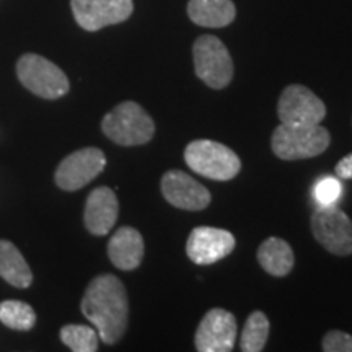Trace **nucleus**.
<instances>
[{
	"label": "nucleus",
	"mask_w": 352,
	"mask_h": 352,
	"mask_svg": "<svg viewBox=\"0 0 352 352\" xmlns=\"http://www.w3.org/2000/svg\"><path fill=\"white\" fill-rule=\"evenodd\" d=\"M314 196L320 206H334L342 196V184L340 179L333 178V176L321 178L315 184Z\"/></svg>",
	"instance_id": "nucleus-22"
},
{
	"label": "nucleus",
	"mask_w": 352,
	"mask_h": 352,
	"mask_svg": "<svg viewBox=\"0 0 352 352\" xmlns=\"http://www.w3.org/2000/svg\"><path fill=\"white\" fill-rule=\"evenodd\" d=\"M101 131L111 142L134 147L151 142L155 134V122L135 101H122L103 118Z\"/></svg>",
	"instance_id": "nucleus-3"
},
{
	"label": "nucleus",
	"mask_w": 352,
	"mask_h": 352,
	"mask_svg": "<svg viewBox=\"0 0 352 352\" xmlns=\"http://www.w3.org/2000/svg\"><path fill=\"white\" fill-rule=\"evenodd\" d=\"M277 116L283 124H320L327 116V107L310 88L292 83L279 96Z\"/></svg>",
	"instance_id": "nucleus-9"
},
{
	"label": "nucleus",
	"mask_w": 352,
	"mask_h": 352,
	"mask_svg": "<svg viewBox=\"0 0 352 352\" xmlns=\"http://www.w3.org/2000/svg\"><path fill=\"white\" fill-rule=\"evenodd\" d=\"M324 352H352V336L344 331H328L321 341Z\"/></svg>",
	"instance_id": "nucleus-23"
},
{
	"label": "nucleus",
	"mask_w": 352,
	"mask_h": 352,
	"mask_svg": "<svg viewBox=\"0 0 352 352\" xmlns=\"http://www.w3.org/2000/svg\"><path fill=\"white\" fill-rule=\"evenodd\" d=\"M184 162L195 173L215 182H228L241 170V160L230 147L209 139L189 142L184 148Z\"/></svg>",
	"instance_id": "nucleus-4"
},
{
	"label": "nucleus",
	"mask_w": 352,
	"mask_h": 352,
	"mask_svg": "<svg viewBox=\"0 0 352 352\" xmlns=\"http://www.w3.org/2000/svg\"><path fill=\"white\" fill-rule=\"evenodd\" d=\"M0 277L16 289H28L33 283V272L23 254L12 241L0 240Z\"/></svg>",
	"instance_id": "nucleus-17"
},
{
	"label": "nucleus",
	"mask_w": 352,
	"mask_h": 352,
	"mask_svg": "<svg viewBox=\"0 0 352 352\" xmlns=\"http://www.w3.org/2000/svg\"><path fill=\"white\" fill-rule=\"evenodd\" d=\"M160 188L166 202L173 208L196 212L210 204L209 189L182 170L166 171L162 176Z\"/></svg>",
	"instance_id": "nucleus-12"
},
{
	"label": "nucleus",
	"mask_w": 352,
	"mask_h": 352,
	"mask_svg": "<svg viewBox=\"0 0 352 352\" xmlns=\"http://www.w3.org/2000/svg\"><path fill=\"white\" fill-rule=\"evenodd\" d=\"M74 19L85 32H98L126 21L134 12L132 0H70Z\"/></svg>",
	"instance_id": "nucleus-10"
},
{
	"label": "nucleus",
	"mask_w": 352,
	"mask_h": 352,
	"mask_svg": "<svg viewBox=\"0 0 352 352\" xmlns=\"http://www.w3.org/2000/svg\"><path fill=\"white\" fill-rule=\"evenodd\" d=\"M334 171H336V176H340L342 179H352V153L342 157L341 160L338 162Z\"/></svg>",
	"instance_id": "nucleus-24"
},
{
	"label": "nucleus",
	"mask_w": 352,
	"mask_h": 352,
	"mask_svg": "<svg viewBox=\"0 0 352 352\" xmlns=\"http://www.w3.org/2000/svg\"><path fill=\"white\" fill-rule=\"evenodd\" d=\"M331 144L329 132L320 124H280L271 138L272 152L287 162L321 155Z\"/></svg>",
	"instance_id": "nucleus-2"
},
{
	"label": "nucleus",
	"mask_w": 352,
	"mask_h": 352,
	"mask_svg": "<svg viewBox=\"0 0 352 352\" xmlns=\"http://www.w3.org/2000/svg\"><path fill=\"white\" fill-rule=\"evenodd\" d=\"M0 321L15 331H30L36 324V314L30 303L6 300L0 303Z\"/></svg>",
	"instance_id": "nucleus-20"
},
{
	"label": "nucleus",
	"mask_w": 352,
	"mask_h": 352,
	"mask_svg": "<svg viewBox=\"0 0 352 352\" xmlns=\"http://www.w3.org/2000/svg\"><path fill=\"white\" fill-rule=\"evenodd\" d=\"M236 340V318L223 308H212L196 329L195 344L199 352H230Z\"/></svg>",
	"instance_id": "nucleus-11"
},
{
	"label": "nucleus",
	"mask_w": 352,
	"mask_h": 352,
	"mask_svg": "<svg viewBox=\"0 0 352 352\" xmlns=\"http://www.w3.org/2000/svg\"><path fill=\"white\" fill-rule=\"evenodd\" d=\"M120 214V202L113 189L100 186L87 197L83 222L91 235L103 236L114 227Z\"/></svg>",
	"instance_id": "nucleus-14"
},
{
	"label": "nucleus",
	"mask_w": 352,
	"mask_h": 352,
	"mask_svg": "<svg viewBox=\"0 0 352 352\" xmlns=\"http://www.w3.org/2000/svg\"><path fill=\"white\" fill-rule=\"evenodd\" d=\"M197 78L214 90L226 88L233 78V60L226 44L214 34H202L192 46Z\"/></svg>",
	"instance_id": "nucleus-6"
},
{
	"label": "nucleus",
	"mask_w": 352,
	"mask_h": 352,
	"mask_svg": "<svg viewBox=\"0 0 352 352\" xmlns=\"http://www.w3.org/2000/svg\"><path fill=\"white\" fill-rule=\"evenodd\" d=\"M310 226L315 240L327 252L336 256L352 254V220L336 206H320Z\"/></svg>",
	"instance_id": "nucleus-7"
},
{
	"label": "nucleus",
	"mask_w": 352,
	"mask_h": 352,
	"mask_svg": "<svg viewBox=\"0 0 352 352\" xmlns=\"http://www.w3.org/2000/svg\"><path fill=\"white\" fill-rule=\"evenodd\" d=\"M188 15L204 28H223L235 20L236 8L232 0H189Z\"/></svg>",
	"instance_id": "nucleus-16"
},
{
	"label": "nucleus",
	"mask_w": 352,
	"mask_h": 352,
	"mask_svg": "<svg viewBox=\"0 0 352 352\" xmlns=\"http://www.w3.org/2000/svg\"><path fill=\"white\" fill-rule=\"evenodd\" d=\"M235 248V236L215 227H196L189 233L186 254L195 264L208 266L228 256Z\"/></svg>",
	"instance_id": "nucleus-13"
},
{
	"label": "nucleus",
	"mask_w": 352,
	"mask_h": 352,
	"mask_svg": "<svg viewBox=\"0 0 352 352\" xmlns=\"http://www.w3.org/2000/svg\"><path fill=\"white\" fill-rule=\"evenodd\" d=\"M258 261L267 274L284 277L294 267V252L285 240L270 236L259 245Z\"/></svg>",
	"instance_id": "nucleus-18"
},
{
	"label": "nucleus",
	"mask_w": 352,
	"mask_h": 352,
	"mask_svg": "<svg viewBox=\"0 0 352 352\" xmlns=\"http://www.w3.org/2000/svg\"><path fill=\"white\" fill-rule=\"evenodd\" d=\"M80 310L104 344H116L126 334L129 298L124 284L116 276L101 274L91 279L83 294Z\"/></svg>",
	"instance_id": "nucleus-1"
},
{
	"label": "nucleus",
	"mask_w": 352,
	"mask_h": 352,
	"mask_svg": "<svg viewBox=\"0 0 352 352\" xmlns=\"http://www.w3.org/2000/svg\"><path fill=\"white\" fill-rule=\"evenodd\" d=\"M16 76L21 85L39 98H63L70 90L69 78L64 70L39 54L21 56L16 63Z\"/></svg>",
	"instance_id": "nucleus-5"
},
{
	"label": "nucleus",
	"mask_w": 352,
	"mask_h": 352,
	"mask_svg": "<svg viewBox=\"0 0 352 352\" xmlns=\"http://www.w3.org/2000/svg\"><path fill=\"white\" fill-rule=\"evenodd\" d=\"M107 166V157L96 147H85L65 157L57 166L54 182L64 191H77L87 186Z\"/></svg>",
	"instance_id": "nucleus-8"
},
{
	"label": "nucleus",
	"mask_w": 352,
	"mask_h": 352,
	"mask_svg": "<svg viewBox=\"0 0 352 352\" xmlns=\"http://www.w3.org/2000/svg\"><path fill=\"white\" fill-rule=\"evenodd\" d=\"M98 340V331L85 324H65L60 329V341L74 352H96Z\"/></svg>",
	"instance_id": "nucleus-21"
},
{
	"label": "nucleus",
	"mask_w": 352,
	"mask_h": 352,
	"mask_svg": "<svg viewBox=\"0 0 352 352\" xmlns=\"http://www.w3.org/2000/svg\"><path fill=\"white\" fill-rule=\"evenodd\" d=\"M270 336V320L263 311H253L246 320L240 336V349L243 352H261Z\"/></svg>",
	"instance_id": "nucleus-19"
},
{
	"label": "nucleus",
	"mask_w": 352,
	"mask_h": 352,
	"mask_svg": "<svg viewBox=\"0 0 352 352\" xmlns=\"http://www.w3.org/2000/svg\"><path fill=\"white\" fill-rule=\"evenodd\" d=\"M145 245L139 230L132 227H121L108 241V256L118 270L134 271L144 259Z\"/></svg>",
	"instance_id": "nucleus-15"
}]
</instances>
